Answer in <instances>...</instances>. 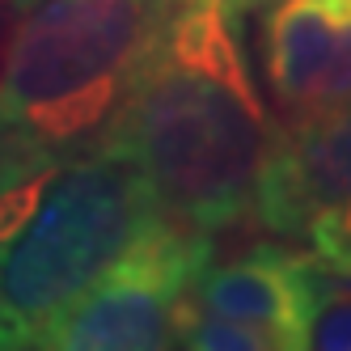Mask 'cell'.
I'll return each mask as SVG.
<instances>
[{"label":"cell","instance_id":"3","mask_svg":"<svg viewBox=\"0 0 351 351\" xmlns=\"http://www.w3.org/2000/svg\"><path fill=\"white\" fill-rule=\"evenodd\" d=\"M157 216L140 169L106 148L0 182V351L38 347Z\"/></svg>","mask_w":351,"mask_h":351},{"label":"cell","instance_id":"1","mask_svg":"<svg viewBox=\"0 0 351 351\" xmlns=\"http://www.w3.org/2000/svg\"><path fill=\"white\" fill-rule=\"evenodd\" d=\"M275 119L245 56L233 0H182L123 106L106 153L132 161L157 208L204 233L254 212Z\"/></svg>","mask_w":351,"mask_h":351},{"label":"cell","instance_id":"2","mask_svg":"<svg viewBox=\"0 0 351 351\" xmlns=\"http://www.w3.org/2000/svg\"><path fill=\"white\" fill-rule=\"evenodd\" d=\"M178 0H34L0 51V182L102 153Z\"/></svg>","mask_w":351,"mask_h":351},{"label":"cell","instance_id":"6","mask_svg":"<svg viewBox=\"0 0 351 351\" xmlns=\"http://www.w3.org/2000/svg\"><path fill=\"white\" fill-rule=\"evenodd\" d=\"M317 258L296 241H258L199 275L178 347L300 351L317 305Z\"/></svg>","mask_w":351,"mask_h":351},{"label":"cell","instance_id":"9","mask_svg":"<svg viewBox=\"0 0 351 351\" xmlns=\"http://www.w3.org/2000/svg\"><path fill=\"white\" fill-rule=\"evenodd\" d=\"M233 5H237L241 13H263L267 5H275V0H233Z\"/></svg>","mask_w":351,"mask_h":351},{"label":"cell","instance_id":"5","mask_svg":"<svg viewBox=\"0 0 351 351\" xmlns=\"http://www.w3.org/2000/svg\"><path fill=\"white\" fill-rule=\"evenodd\" d=\"M250 216L317 263L351 271V97L317 114L275 119Z\"/></svg>","mask_w":351,"mask_h":351},{"label":"cell","instance_id":"10","mask_svg":"<svg viewBox=\"0 0 351 351\" xmlns=\"http://www.w3.org/2000/svg\"><path fill=\"white\" fill-rule=\"evenodd\" d=\"M9 5H13V9H30V5H34V0H9Z\"/></svg>","mask_w":351,"mask_h":351},{"label":"cell","instance_id":"8","mask_svg":"<svg viewBox=\"0 0 351 351\" xmlns=\"http://www.w3.org/2000/svg\"><path fill=\"white\" fill-rule=\"evenodd\" d=\"M317 305L309 326V347L351 351V271H335L317 263Z\"/></svg>","mask_w":351,"mask_h":351},{"label":"cell","instance_id":"4","mask_svg":"<svg viewBox=\"0 0 351 351\" xmlns=\"http://www.w3.org/2000/svg\"><path fill=\"white\" fill-rule=\"evenodd\" d=\"M216 258V233L157 216L128 250L47 326V351H157L178 347L195 284Z\"/></svg>","mask_w":351,"mask_h":351},{"label":"cell","instance_id":"7","mask_svg":"<svg viewBox=\"0 0 351 351\" xmlns=\"http://www.w3.org/2000/svg\"><path fill=\"white\" fill-rule=\"evenodd\" d=\"M263 77L280 119L351 97V0H275L258 30Z\"/></svg>","mask_w":351,"mask_h":351},{"label":"cell","instance_id":"11","mask_svg":"<svg viewBox=\"0 0 351 351\" xmlns=\"http://www.w3.org/2000/svg\"><path fill=\"white\" fill-rule=\"evenodd\" d=\"M178 5H182V0H178Z\"/></svg>","mask_w":351,"mask_h":351}]
</instances>
